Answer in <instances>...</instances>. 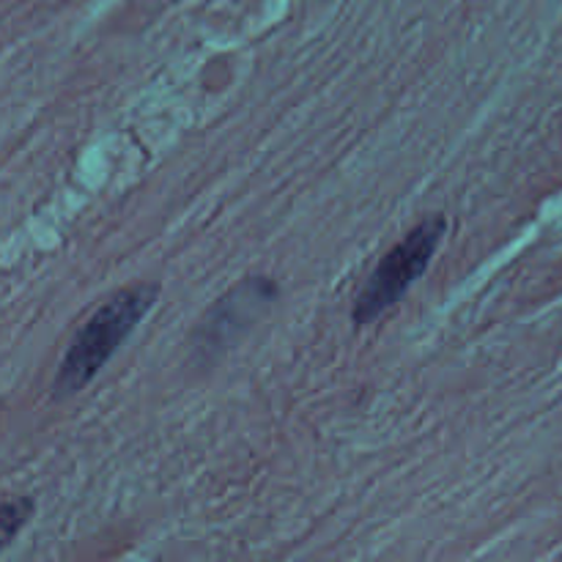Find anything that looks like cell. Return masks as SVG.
<instances>
[{"label":"cell","mask_w":562,"mask_h":562,"mask_svg":"<svg viewBox=\"0 0 562 562\" xmlns=\"http://www.w3.org/2000/svg\"><path fill=\"white\" fill-rule=\"evenodd\" d=\"M33 516V499L27 497H9L0 508V530H3V549L11 547L16 532L31 521Z\"/></svg>","instance_id":"4"},{"label":"cell","mask_w":562,"mask_h":562,"mask_svg":"<svg viewBox=\"0 0 562 562\" xmlns=\"http://www.w3.org/2000/svg\"><path fill=\"white\" fill-rule=\"evenodd\" d=\"M278 296V285L269 278H252L247 283L236 285L231 294H225L217 305L209 311V316L201 324V346H220L225 333H241L239 318H252L263 305L274 302Z\"/></svg>","instance_id":"3"},{"label":"cell","mask_w":562,"mask_h":562,"mask_svg":"<svg viewBox=\"0 0 562 562\" xmlns=\"http://www.w3.org/2000/svg\"><path fill=\"white\" fill-rule=\"evenodd\" d=\"M159 296V285L154 283H137L130 289H121L119 294L110 296L91 318L80 327V333L71 338L69 349H66L64 360H60L58 373L53 382V395L58 401L71 398L80 393L82 387L97 379L110 362V357L124 346L137 329V324L146 318L154 302Z\"/></svg>","instance_id":"1"},{"label":"cell","mask_w":562,"mask_h":562,"mask_svg":"<svg viewBox=\"0 0 562 562\" xmlns=\"http://www.w3.org/2000/svg\"><path fill=\"white\" fill-rule=\"evenodd\" d=\"M445 231H448V220L442 214H431L420 225H415L393 250H387V256L376 263L351 307V322L357 327L373 324L395 302L404 300L406 291L431 267Z\"/></svg>","instance_id":"2"}]
</instances>
